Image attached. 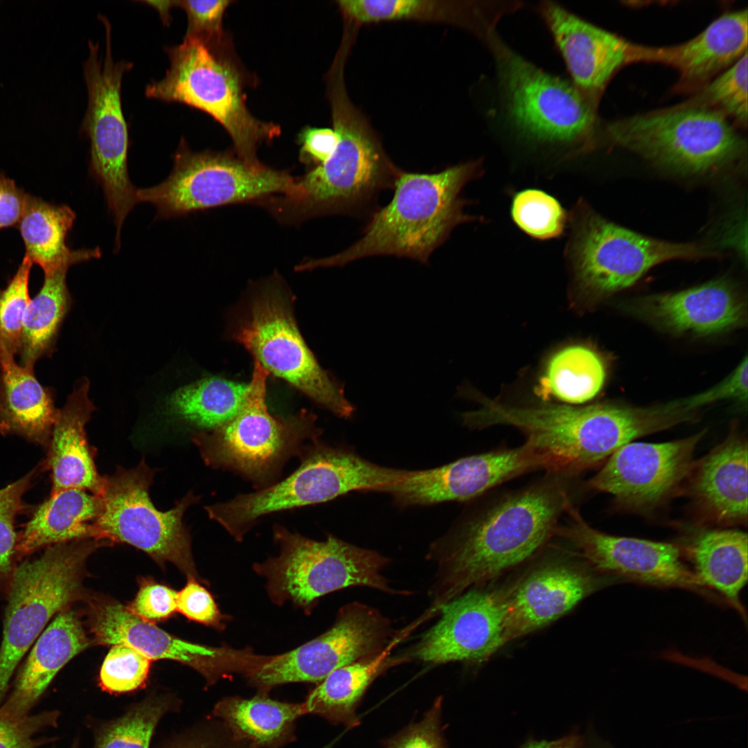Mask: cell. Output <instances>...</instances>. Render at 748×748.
<instances>
[{"mask_svg": "<svg viewBox=\"0 0 748 748\" xmlns=\"http://www.w3.org/2000/svg\"><path fill=\"white\" fill-rule=\"evenodd\" d=\"M578 476L546 472L524 487L495 494L468 511L431 554L439 562L440 606L537 554L555 536L579 492Z\"/></svg>", "mask_w": 748, "mask_h": 748, "instance_id": "obj_1", "label": "cell"}, {"mask_svg": "<svg viewBox=\"0 0 748 748\" xmlns=\"http://www.w3.org/2000/svg\"><path fill=\"white\" fill-rule=\"evenodd\" d=\"M481 172L477 161L432 173L400 170L392 199L373 213L361 238L337 254L304 261L297 269L342 266L375 256L407 257L426 263L455 226L477 219L464 213L461 192Z\"/></svg>", "mask_w": 748, "mask_h": 748, "instance_id": "obj_2", "label": "cell"}, {"mask_svg": "<svg viewBox=\"0 0 748 748\" xmlns=\"http://www.w3.org/2000/svg\"><path fill=\"white\" fill-rule=\"evenodd\" d=\"M299 457V467L281 481L205 506L209 518L241 542L264 516L324 503L353 491L385 492L407 472L375 464L352 449L320 440L308 444Z\"/></svg>", "mask_w": 748, "mask_h": 748, "instance_id": "obj_3", "label": "cell"}, {"mask_svg": "<svg viewBox=\"0 0 748 748\" xmlns=\"http://www.w3.org/2000/svg\"><path fill=\"white\" fill-rule=\"evenodd\" d=\"M269 373L254 361L244 402L230 420L208 431L192 433L201 457L213 468L228 470L264 488L275 483L287 461L319 440L317 416L302 410L289 416L271 414L265 402Z\"/></svg>", "mask_w": 748, "mask_h": 748, "instance_id": "obj_4", "label": "cell"}, {"mask_svg": "<svg viewBox=\"0 0 748 748\" xmlns=\"http://www.w3.org/2000/svg\"><path fill=\"white\" fill-rule=\"evenodd\" d=\"M87 538L54 544L39 556L20 562L6 594L0 647V706L17 667L51 619L78 600L86 561L109 544Z\"/></svg>", "mask_w": 748, "mask_h": 748, "instance_id": "obj_5", "label": "cell"}, {"mask_svg": "<svg viewBox=\"0 0 748 748\" xmlns=\"http://www.w3.org/2000/svg\"><path fill=\"white\" fill-rule=\"evenodd\" d=\"M231 337L269 374L283 379L339 417L353 416L355 408L345 398L344 384L319 365L306 345L294 319L293 299L276 277L252 295Z\"/></svg>", "mask_w": 748, "mask_h": 748, "instance_id": "obj_6", "label": "cell"}, {"mask_svg": "<svg viewBox=\"0 0 748 748\" xmlns=\"http://www.w3.org/2000/svg\"><path fill=\"white\" fill-rule=\"evenodd\" d=\"M273 535L279 555L253 569L266 579L267 594L277 605L290 601L310 613L320 597L354 586L394 593L381 574L389 560L376 551L332 535L314 540L279 524Z\"/></svg>", "mask_w": 748, "mask_h": 748, "instance_id": "obj_7", "label": "cell"}, {"mask_svg": "<svg viewBox=\"0 0 748 748\" xmlns=\"http://www.w3.org/2000/svg\"><path fill=\"white\" fill-rule=\"evenodd\" d=\"M615 144L666 168L686 174L714 171L740 159L744 139L715 110L674 106L608 123Z\"/></svg>", "mask_w": 748, "mask_h": 748, "instance_id": "obj_8", "label": "cell"}, {"mask_svg": "<svg viewBox=\"0 0 748 748\" xmlns=\"http://www.w3.org/2000/svg\"><path fill=\"white\" fill-rule=\"evenodd\" d=\"M166 53L170 66L163 78L146 87V96L207 113L230 135L239 158L259 164L257 148L276 137L280 128L250 113L234 67L211 46L195 39L184 38L181 44L167 48Z\"/></svg>", "mask_w": 748, "mask_h": 748, "instance_id": "obj_9", "label": "cell"}, {"mask_svg": "<svg viewBox=\"0 0 748 748\" xmlns=\"http://www.w3.org/2000/svg\"><path fill=\"white\" fill-rule=\"evenodd\" d=\"M99 18L105 29L106 45L101 55L99 45L89 42V56L83 64L88 105L81 127L90 143L89 172L103 190L118 248L124 220L139 202L128 174V128L121 96L123 75L132 64L114 60L111 24L105 17Z\"/></svg>", "mask_w": 748, "mask_h": 748, "instance_id": "obj_10", "label": "cell"}, {"mask_svg": "<svg viewBox=\"0 0 748 748\" xmlns=\"http://www.w3.org/2000/svg\"><path fill=\"white\" fill-rule=\"evenodd\" d=\"M154 473L142 460L133 468L118 467L113 474L103 477L98 495L101 508L94 522L96 537L130 544L156 562L172 563L188 578H195L190 532L183 518L199 497L189 492L172 509L158 510L150 497Z\"/></svg>", "mask_w": 748, "mask_h": 748, "instance_id": "obj_11", "label": "cell"}, {"mask_svg": "<svg viewBox=\"0 0 748 748\" xmlns=\"http://www.w3.org/2000/svg\"><path fill=\"white\" fill-rule=\"evenodd\" d=\"M334 129L339 135L330 157L299 181L285 206L300 216L355 212L384 188H393L400 171L362 127L343 96L333 95Z\"/></svg>", "mask_w": 748, "mask_h": 748, "instance_id": "obj_12", "label": "cell"}, {"mask_svg": "<svg viewBox=\"0 0 748 748\" xmlns=\"http://www.w3.org/2000/svg\"><path fill=\"white\" fill-rule=\"evenodd\" d=\"M170 175L150 188H136L139 202L152 204L157 219H167L224 204L295 192L296 180L288 174L253 165L238 156L192 151L181 139L173 157Z\"/></svg>", "mask_w": 748, "mask_h": 748, "instance_id": "obj_13", "label": "cell"}, {"mask_svg": "<svg viewBox=\"0 0 748 748\" xmlns=\"http://www.w3.org/2000/svg\"><path fill=\"white\" fill-rule=\"evenodd\" d=\"M571 223L569 260L580 287L597 296L632 286L662 262L716 256L697 244L640 234L605 219L582 202L576 207Z\"/></svg>", "mask_w": 748, "mask_h": 748, "instance_id": "obj_14", "label": "cell"}, {"mask_svg": "<svg viewBox=\"0 0 748 748\" xmlns=\"http://www.w3.org/2000/svg\"><path fill=\"white\" fill-rule=\"evenodd\" d=\"M496 53L509 114L522 132L564 142L591 133L592 107L577 87L543 71L502 44H496Z\"/></svg>", "mask_w": 748, "mask_h": 748, "instance_id": "obj_15", "label": "cell"}, {"mask_svg": "<svg viewBox=\"0 0 748 748\" xmlns=\"http://www.w3.org/2000/svg\"><path fill=\"white\" fill-rule=\"evenodd\" d=\"M389 621L376 609L352 603L340 609L333 626L287 652L268 657L247 676L258 691L285 684H319L335 670L382 653L391 636Z\"/></svg>", "mask_w": 748, "mask_h": 748, "instance_id": "obj_16", "label": "cell"}, {"mask_svg": "<svg viewBox=\"0 0 748 748\" xmlns=\"http://www.w3.org/2000/svg\"><path fill=\"white\" fill-rule=\"evenodd\" d=\"M558 471L556 462L528 443L461 458L437 467L407 470L385 492L396 504L427 506L467 501L528 472Z\"/></svg>", "mask_w": 748, "mask_h": 748, "instance_id": "obj_17", "label": "cell"}, {"mask_svg": "<svg viewBox=\"0 0 748 748\" xmlns=\"http://www.w3.org/2000/svg\"><path fill=\"white\" fill-rule=\"evenodd\" d=\"M567 514V522L559 524L555 536L571 543L596 571L643 585L709 594L682 562L676 545L605 533L589 526L576 506Z\"/></svg>", "mask_w": 748, "mask_h": 748, "instance_id": "obj_18", "label": "cell"}, {"mask_svg": "<svg viewBox=\"0 0 748 748\" xmlns=\"http://www.w3.org/2000/svg\"><path fill=\"white\" fill-rule=\"evenodd\" d=\"M704 434L660 443L630 442L609 456L585 488L609 493L627 507H652L689 474Z\"/></svg>", "mask_w": 748, "mask_h": 748, "instance_id": "obj_19", "label": "cell"}, {"mask_svg": "<svg viewBox=\"0 0 748 748\" xmlns=\"http://www.w3.org/2000/svg\"><path fill=\"white\" fill-rule=\"evenodd\" d=\"M89 627L97 643L128 645L152 660L169 659L190 666L212 685L231 673H244L249 650L212 648L180 639L152 622L133 614L127 607L112 602L95 603L90 610Z\"/></svg>", "mask_w": 748, "mask_h": 748, "instance_id": "obj_20", "label": "cell"}, {"mask_svg": "<svg viewBox=\"0 0 748 748\" xmlns=\"http://www.w3.org/2000/svg\"><path fill=\"white\" fill-rule=\"evenodd\" d=\"M441 616L414 654L425 662H483L506 644L505 610L499 589L475 587L440 606Z\"/></svg>", "mask_w": 748, "mask_h": 748, "instance_id": "obj_21", "label": "cell"}, {"mask_svg": "<svg viewBox=\"0 0 748 748\" xmlns=\"http://www.w3.org/2000/svg\"><path fill=\"white\" fill-rule=\"evenodd\" d=\"M602 582L587 567L562 558L536 566L510 587L499 589L507 643L560 618Z\"/></svg>", "mask_w": 748, "mask_h": 748, "instance_id": "obj_22", "label": "cell"}, {"mask_svg": "<svg viewBox=\"0 0 748 748\" xmlns=\"http://www.w3.org/2000/svg\"><path fill=\"white\" fill-rule=\"evenodd\" d=\"M747 10L725 13L693 39L681 44L650 47L633 44L632 61L653 62L679 73L675 90L695 91L747 52Z\"/></svg>", "mask_w": 748, "mask_h": 748, "instance_id": "obj_23", "label": "cell"}, {"mask_svg": "<svg viewBox=\"0 0 748 748\" xmlns=\"http://www.w3.org/2000/svg\"><path fill=\"white\" fill-rule=\"evenodd\" d=\"M541 11L575 87L587 98L599 94L621 66L632 62L633 44L555 3Z\"/></svg>", "mask_w": 748, "mask_h": 748, "instance_id": "obj_24", "label": "cell"}, {"mask_svg": "<svg viewBox=\"0 0 748 748\" xmlns=\"http://www.w3.org/2000/svg\"><path fill=\"white\" fill-rule=\"evenodd\" d=\"M636 312L676 334L707 336L742 327L746 305L731 283L715 280L677 292L640 300Z\"/></svg>", "mask_w": 748, "mask_h": 748, "instance_id": "obj_25", "label": "cell"}, {"mask_svg": "<svg viewBox=\"0 0 748 748\" xmlns=\"http://www.w3.org/2000/svg\"><path fill=\"white\" fill-rule=\"evenodd\" d=\"M89 645L78 614L69 608L58 613L33 645L0 713L13 718L29 715L57 673Z\"/></svg>", "mask_w": 748, "mask_h": 748, "instance_id": "obj_26", "label": "cell"}, {"mask_svg": "<svg viewBox=\"0 0 748 748\" xmlns=\"http://www.w3.org/2000/svg\"><path fill=\"white\" fill-rule=\"evenodd\" d=\"M89 382L82 378L74 385L54 422L46 465L51 471L52 490L78 488L98 495L103 477L97 471L94 449L89 444L85 425L95 407L89 398Z\"/></svg>", "mask_w": 748, "mask_h": 748, "instance_id": "obj_27", "label": "cell"}, {"mask_svg": "<svg viewBox=\"0 0 748 748\" xmlns=\"http://www.w3.org/2000/svg\"><path fill=\"white\" fill-rule=\"evenodd\" d=\"M747 443L731 434L700 461L692 484L697 502L720 524L745 522L747 517Z\"/></svg>", "mask_w": 748, "mask_h": 748, "instance_id": "obj_28", "label": "cell"}, {"mask_svg": "<svg viewBox=\"0 0 748 748\" xmlns=\"http://www.w3.org/2000/svg\"><path fill=\"white\" fill-rule=\"evenodd\" d=\"M58 409L53 389L34 369L15 361L0 363V434L17 435L48 448Z\"/></svg>", "mask_w": 748, "mask_h": 748, "instance_id": "obj_29", "label": "cell"}, {"mask_svg": "<svg viewBox=\"0 0 748 748\" xmlns=\"http://www.w3.org/2000/svg\"><path fill=\"white\" fill-rule=\"evenodd\" d=\"M212 713L235 740L249 748H283L294 742L296 722L305 715L303 702L274 700L260 691L249 698L224 697Z\"/></svg>", "mask_w": 748, "mask_h": 748, "instance_id": "obj_30", "label": "cell"}, {"mask_svg": "<svg viewBox=\"0 0 748 748\" xmlns=\"http://www.w3.org/2000/svg\"><path fill=\"white\" fill-rule=\"evenodd\" d=\"M100 508L99 496L84 490L68 488L51 493L18 537L19 561L54 544L97 538L94 522Z\"/></svg>", "mask_w": 748, "mask_h": 748, "instance_id": "obj_31", "label": "cell"}, {"mask_svg": "<svg viewBox=\"0 0 748 748\" xmlns=\"http://www.w3.org/2000/svg\"><path fill=\"white\" fill-rule=\"evenodd\" d=\"M75 219L66 205H53L28 195L18 228L26 247V256L38 265L44 276L62 267L98 258L100 248L71 250L66 244Z\"/></svg>", "mask_w": 748, "mask_h": 748, "instance_id": "obj_32", "label": "cell"}, {"mask_svg": "<svg viewBox=\"0 0 748 748\" xmlns=\"http://www.w3.org/2000/svg\"><path fill=\"white\" fill-rule=\"evenodd\" d=\"M695 576L714 589L743 615L739 594L747 580L748 542L737 530H709L699 533L690 549Z\"/></svg>", "mask_w": 748, "mask_h": 748, "instance_id": "obj_33", "label": "cell"}, {"mask_svg": "<svg viewBox=\"0 0 748 748\" xmlns=\"http://www.w3.org/2000/svg\"><path fill=\"white\" fill-rule=\"evenodd\" d=\"M382 652L339 668L312 689L303 702L305 715L348 729L359 724L356 710L372 682L392 664Z\"/></svg>", "mask_w": 748, "mask_h": 748, "instance_id": "obj_34", "label": "cell"}, {"mask_svg": "<svg viewBox=\"0 0 748 748\" xmlns=\"http://www.w3.org/2000/svg\"><path fill=\"white\" fill-rule=\"evenodd\" d=\"M69 267L44 276L39 292L26 310L18 353L22 366L34 369L35 363L53 353L63 321L71 303L66 285Z\"/></svg>", "mask_w": 748, "mask_h": 748, "instance_id": "obj_35", "label": "cell"}, {"mask_svg": "<svg viewBox=\"0 0 748 748\" xmlns=\"http://www.w3.org/2000/svg\"><path fill=\"white\" fill-rule=\"evenodd\" d=\"M247 389L248 384L209 377L177 389L169 397L168 405L175 416L197 431H208L236 415Z\"/></svg>", "mask_w": 748, "mask_h": 748, "instance_id": "obj_36", "label": "cell"}, {"mask_svg": "<svg viewBox=\"0 0 748 748\" xmlns=\"http://www.w3.org/2000/svg\"><path fill=\"white\" fill-rule=\"evenodd\" d=\"M605 377L604 363L596 352L582 345L569 346L549 359L537 393L544 399L552 396L567 404H582L597 395Z\"/></svg>", "mask_w": 748, "mask_h": 748, "instance_id": "obj_37", "label": "cell"}, {"mask_svg": "<svg viewBox=\"0 0 748 748\" xmlns=\"http://www.w3.org/2000/svg\"><path fill=\"white\" fill-rule=\"evenodd\" d=\"M180 704L172 695L148 696L120 717L95 727V748H149L159 722Z\"/></svg>", "mask_w": 748, "mask_h": 748, "instance_id": "obj_38", "label": "cell"}, {"mask_svg": "<svg viewBox=\"0 0 748 748\" xmlns=\"http://www.w3.org/2000/svg\"><path fill=\"white\" fill-rule=\"evenodd\" d=\"M747 52L711 80L680 107L704 108L732 118L740 125H747Z\"/></svg>", "mask_w": 748, "mask_h": 748, "instance_id": "obj_39", "label": "cell"}, {"mask_svg": "<svg viewBox=\"0 0 748 748\" xmlns=\"http://www.w3.org/2000/svg\"><path fill=\"white\" fill-rule=\"evenodd\" d=\"M32 262L26 256L3 289H0V363L18 355L24 320L31 300L29 276Z\"/></svg>", "mask_w": 748, "mask_h": 748, "instance_id": "obj_40", "label": "cell"}, {"mask_svg": "<svg viewBox=\"0 0 748 748\" xmlns=\"http://www.w3.org/2000/svg\"><path fill=\"white\" fill-rule=\"evenodd\" d=\"M511 215L521 230L540 240L560 236L567 221L559 202L537 189H526L517 193L513 200Z\"/></svg>", "mask_w": 748, "mask_h": 748, "instance_id": "obj_41", "label": "cell"}, {"mask_svg": "<svg viewBox=\"0 0 748 748\" xmlns=\"http://www.w3.org/2000/svg\"><path fill=\"white\" fill-rule=\"evenodd\" d=\"M37 471L35 468L0 489V594H6L18 565V537L14 524L24 509L23 497L30 488Z\"/></svg>", "mask_w": 748, "mask_h": 748, "instance_id": "obj_42", "label": "cell"}, {"mask_svg": "<svg viewBox=\"0 0 748 748\" xmlns=\"http://www.w3.org/2000/svg\"><path fill=\"white\" fill-rule=\"evenodd\" d=\"M151 660L134 648L123 643L112 645L99 674V686L114 694L130 693L145 685Z\"/></svg>", "mask_w": 748, "mask_h": 748, "instance_id": "obj_43", "label": "cell"}, {"mask_svg": "<svg viewBox=\"0 0 748 748\" xmlns=\"http://www.w3.org/2000/svg\"><path fill=\"white\" fill-rule=\"evenodd\" d=\"M338 3L346 15L365 23L428 17L438 8L435 1L421 0H342Z\"/></svg>", "mask_w": 748, "mask_h": 748, "instance_id": "obj_44", "label": "cell"}, {"mask_svg": "<svg viewBox=\"0 0 748 748\" xmlns=\"http://www.w3.org/2000/svg\"><path fill=\"white\" fill-rule=\"evenodd\" d=\"M60 712L43 711L13 718L0 713V748H39L56 740L43 733L57 727Z\"/></svg>", "mask_w": 748, "mask_h": 748, "instance_id": "obj_45", "label": "cell"}, {"mask_svg": "<svg viewBox=\"0 0 748 748\" xmlns=\"http://www.w3.org/2000/svg\"><path fill=\"white\" fill-rule=\"evenodd\" d=\"M230 1H177L188 17L184 38L195 39L212 46L222 35V18Z\"/></svg>", "mask_w": 748, "mask_h": 748, "instance_id": "obj_46", "label": "cell"}, {"mask_svg": "<svg viewBox=\"0 0 748 748\" xmlns=\"http://www.w3.org/2000/svg\"><path fill=\"white\" fill-rule=\"evenodd\" d=\"M156 748H249L235 740L222 722L206 718L167 738Z\"/></svg>", "mask_w": 748, "mask_h": 748, "instance_id": "obj_47", "label": "cell"}, {"mask_svg": "<svg viewBox=\"0 0 748 748\" xmlns=\"http://www.w3.org/2000/svg\"><path fill=\"white\" fill-rule=\"evenodd\" d=\"M177 611L188 619L218 630L226 627L229 616L221 613L211 593L195 578H188L177 592Z\"/></svg>", "mask_w": 748, "mask_h": 748, "instance_id": "obj_48", "label": "cell"}, {"mask_svg": "<svg viewBox=\"0 0 748 748\" xmlns=\"http://www.w3.org/2000/svg\"><path fill=\"white\" fill-rule=\"evenodd\" d=\"M442 698L436 700L418 722L384 742V748H446L441 726Z\"/></svg>", "mask_w": 748, "mask_h": 748, "instance_id": "obj_49", "label": "cell"}, {"mask_svg": "<svg viewBox=\"0 0 748 748\" xmlns=\"http://www.w3.org/2000/svg\"><path fill=\"white\" fill-rule=\"evenodd\" d=\"M127 608L149 622L163 620L177 610V592L162 584L145 582Z\"/></svg>", "mask_w": 748, "mask_h": 748, "instance_id": "obj_50", "label": "cell"}, {"mask_svg": "<svg viewBox=\"0 0 748 748\" xmlns=\"http://www.w3.org/2000/svg\"><path fill=\"white\" fill-rule=\"evenodd\" d=\"M747 357L745 356L736 369L724 380L703 393L681 400L682 403L695 411L704 405L723 400L747 401Z\"/></svg>", "mask_w": 748, "mask_h": 748, "instance_id": "obj_51", "label": "cell"}, {"mask_svg": "<svg viewBox=\"0 0 748 748\" xmlns=\"http://www.w3.org/2000/svg\"><path fill=\"white\" fill-rule=\"evenodd\" d=\"M339 135L335 129L328 127L304 128L299 136L301 145V159L305 163L317 166L326 161L335 150Z\"/></svg>", "mask_w": 748, "mask_h": 748, "instance_id": "obj_52", "label": "cell"}, {"mask_svg": "<svg viewBox=\"0 0 748 748\" xmlns=\"http://www.w3.org/2000/svg\"><path fill=\"white\" fill-rule=\"evenodd\" d=\"M28 197L14 181L0 172V229L19 223Z\"/></svg>", "mask_w": 748, "mask_h": 748, "instance_id": "obj_53", "label": "cell"}, {"mask_svg": "<svg viewBox=\"0 0 748 748\" xmlns=\"http://www.w3.org/2000/svg\"><path fill=\"white\" fill-rule=\"evenodd\" d=\"M584 740L576 732L555 740H531L522 748H583Z\"/></svg>", "mask_w": 748, "mask_h": 748, "instance_id": "obj_54", "label": "cell"}, {"mask_svg": "<svg viewBox=\"0 0 748 748\" xmlns=\"http://www.w3.org/2000/svg\"><path fill=\"white\" fill-rule=\"evenodd\" d=\"M142 2L155 8L159 12L165 25H168L171 20L170 9L174 6H177V1H143Z\"/></svg>", "mask_w": 748, "mask_h": 748, "instance_id": "obj_55", "label": "cell"}, {"mask_svg": "<svg viewBox=\"0 0 748 748\" xmlns=\"http://www.w3.org/2000/svg\"><path fill=\"white\" fill-rule=\"evenodd\" d=\"M71 748H79L78 747V741L77 740L73 742V743Z\"/></svg>", "mask_w": 748, "mask_h": 748, "instance_id": "obj_56", "label": "cell"}]
</instances>
